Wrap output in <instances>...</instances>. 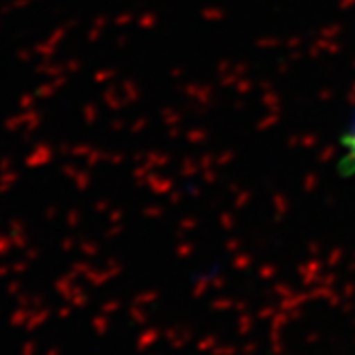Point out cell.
<instances>
[{
	"mask_svg": "<svg viewBox=\"0 0 355 355\" xmlns=\"http://www.w3.org/2000/svg\"><path fill=\"white\" fill-rule=\"evenodd\" d=\"M340 146H342V156L338 162L340 174L345 178L355 176V114L340 139Z\"/></svg>",
	"mask_w": 355,
	"mask_h": 355,
	"instance_id": "obj_1",
	"label": "cell"
}]
</instances>
